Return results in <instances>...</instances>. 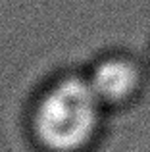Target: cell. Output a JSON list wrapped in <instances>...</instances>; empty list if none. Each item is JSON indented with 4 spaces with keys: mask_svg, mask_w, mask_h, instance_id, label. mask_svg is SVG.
Instances as JSON below:
<instances>
[{
    "mask_svg": "<svg viewBox=\"0 0 150 152\" xmlns=\"http://www.w3.org/2000/svg\"><path fill=\"white\" fill-rule=\"evenodd\" d=\"M90 89L106 110L133 102L143 89V69L127 54H104L85 71Z\"/></svg>",
    "mask_w": 150,
    "mask_h": 152,
    "instance_id": "cell-2",
    "label": "cell"
},
{
    "mask_svg": "<svg viewBox=\"0 0 150 152\" xmlns=\"http://www.w3.org/2000/svg\"><path fill=\"white\" fill-rule=\"evenodd\" d=\"M104 114L85 73L64 71L33 96L27 135L37 152H89L102 133Z\"/></svg>",
    "mask_w": 150,
    "mask_h": 152,
    "instance_id": "cell-1",
    "label": "cell"
}]
</instances>
